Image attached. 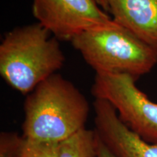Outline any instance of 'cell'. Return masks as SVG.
Listing matches in <instances>:
<instances>
[{
    "label": "cell",
    "instance_id": "6da1fadb",
    "mask_svg": "<svg viewBox=\"0 0 157 157\" xmlns=\"http://www.w3.org/2000/svg\"><path fill=\"white\" fill-rule=\"evenodd\" d=\"M90 105L73 83L55 74L27 95L23 137L60 143L85 128Z\"/></svg>",
    "mask_w": 157,
    "mask_h": 157
},
{
    "label": "cell",
    "instance_id": "7a4b0ae2",
    "mask_svg": "<svg viewBox=\"0 0 157 157\" xmlns=\"http://www.w3.org/2000/svg\"><path fill=\"white\" fill-rule=\"evenodd\" d=\"M39 23L17 27L0 44V74L13 89L29 95L61 69L65 56L59 40Z\"/></svg>",
    "mask_w": 157,
    "mask_h": 157
},
{
    "label": "cell",
    "instance_id": "3957f363",
    "mask_svg": "<svg viewBox=\"0 0 157 157\" xmlns=\"http://www.w3.org/2000/svg\"><path fill=\"white\" fill-rule=\"evenodd\" d=\"M96 74H124L137 79L157 63V50L115 23L92 29L71 41Z\"/></svg>",
    "mask_w": 157,
    "mask_h": 157
},
{
    "label": "cell",
    "instance_id": "277c9868",
    "mask_svg": "<svg viewBox=\"0 0 157 157\" xmlns=\"http://www.w3.org/2000/svg\"><path fill=\"white\" fill-rule=\"evenodd\" d=\"M136 78L124 74H96L92 94L105 101L131 130L151 143H157V103L135 84Z\"/></svg>",
    "mask_w": 157,
    "mask_h": 157
},
{
    "label": "cell",
    "instance_id": "5b68a950",
    "mask_svg": "<svg viewBox=\"0 0 157 157\" xmlns=\"http://www.w3.org/2000/svg\"><path fill=\"white\" fill-rule=\"evenodd\" d=\"M32 12L58 40L71 42L82 33L116 23L95 0H33Z\"/></svg>",
    "mask_w": 157,
    "mask_h": 157
},
{
    "label": "cell",
    "instance_id": "8992f818",
    "mask_svg": "<svg viewBox=\"0 0 157 157\" xmlns=\"http://www.w3.org/2000/svg\"><path fill=\"white\" fill-rule=\"evenodd\" d=\"M95 131L117 157H157V143H151L124 124L109 102L95 99Z\"/></svg>",
    "mask_w": 157,
    "mask_h": 157
},
{
    "label": "cell",
    "instance_id": "52a82bcc",
    "mask_svg": "<svg viewBox=\"0 0 157 157\" xmlns=\"http://www.w3.org/2000/svg\"><path fill=\"white\" fill-rule=\"evenodd\" d=\"M113 20L157 50V0H109Z\"/></svg>",
    "mask_w": 157,
    "mask_h": 157
},
{
    "label": "cell",
    "instance_id": "ba28073f",
    "mask_svg": "<svg viewBox=\"0 0 157 157\" xmlns=\"http://www.w3.org/2000/svg\"><path fill=\"white\" fill-rule=\"evenodd\" d=\"M60 157H97V135L85 128L59 144Z\"/></svg>",
    "mask_w": 157,
    "mask_h": 157
},
{
    "label": "cell",
    "instance_id": "9c48e42d",
    "mask_svg": "<svg viewBox=\"0 0 157 157\" xmlns=\"http://www.w3.org/2000/svg\"><path fill=\"white\" fill-rule=\"evenodd\" d=\"M59 144L23 137L19 157H60Z\"/></svg>",
    "mask_w": 157,
    "mask_h": 157
},
{
    "label": "cell",
    "instance_id": "30bf717a",
    "mask_svg": "<svg viewBox=\"0 0 157 157\" xmlns=\"http://www.w3.org/2000/svg\"><path fill=\"white\" fill-rule=\"evenodd\" d=\"M23 142V135L13 132L0 134V157H19Z\"/></svg>",
    "mask_w": 157,
    "mask_h": 157
},
{
    "label": "cell",
    "instance_id": "8fae6325",
    "mask_svg": "<svg viewBox=\"0 0 157 157\" xmlns=\"http://www.w3.org/2000/svg\"><path fill=\"white\" fill-rule=\"evenodd\" d=\"M97 135V133H96ZM97 157H117L97 135Z\"/></svg>",
    "mask_w": 157,
    "mask_h": 157
},
{
    "label": "cell",
    "instance_id": "7c38bea8",
    "mask_svg": "<svg viewBox=\"0 0 157 157\" xmlns=\"http://www.w3.org/2000/svg\"><path fill=\"white\" fill-rule=\"evenodd\" d=\"M98 5L105 11H109V0H95Z\"/></svg>",
    "mask_w": 157,
    "mask_h": 157
}]
</instances>
